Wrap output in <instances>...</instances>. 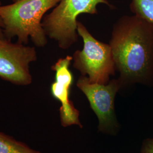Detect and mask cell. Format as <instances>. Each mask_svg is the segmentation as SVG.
<instances>
[{"mask_svg": "<svg viewBox=\"0 0 153 153\" xmlns=\"http://www.w3.org/2000/svg\"><path fill=\"white\" fill-rule=\"evenodd\" d=\"M73 57L67 56L56 62L51 69L55 72V81L51 86V93L54 98L60 102L59 109L61 124L64 127L78 126L82 128L79 120V111L70 99V91L73 82V76L69 67Z\"/></svg>", "mask_w": 153, "mask_h": 153, "instance_id": "cell-7", "label": "cell"}, {"mask_svg": "<svg viewBox=\"0 0 153 153\" xmlns=\"http://www.w3.org/2000/svg\"><path fill=\"white\" fill-rule=\"evenodd\" d=\"M76 86L85 95L98 117L99 131L114 133L118 128L115 114V97L121 88L118 79H112L104 85L90 82L87 76H81L76 82Z\"/></svg>", "mask_w": 153, "mask_h": 153, "instance_id": "cell-5", "label": "cell"}, {"mask_svg": "<svg viewBox=\"0 0 153 153\" xmlns=\"http://www.w3.org/2000/svg\"><path fill=\"white\" fill-rule=\"evenodd\" d=\"M0 153H43L0 131Z\"/></svg>", "mask_w": 153, "mask_h": 153, "instance_id": "cell-8", "label": "cell"}, {"mask_svg": "<svg viewBox=\"0 0 153 153\" xmlns=\"http://www.w3.org/2000/svg\"><path fill=\"white\" fill-rule=\"evenodd\" d=\"M7 5H0V18L5 38L18 39V42L27 44L30 39L38 47H45L47 36L42 27L45 13L61 0H13Z\"/></svg>", "mask_w": 153, "mask_h": 153, "instance_id": "cell-2", "label": "cell"}, {"mask_svg": "<svg viewBox=\"0 0 153 153\" xmlns=\"http://www.w3.org/2000/svg\"><path fill=\"white\" fill-rule=\"evenodd\" d=\"M38 59L35 47L0 38V78L18 86L33 82L30 66Z\"/></svg>", "mask_w": 153, "mask_h": 153, "instance_id": "cell-6", "label": "cell"}, {"mask_svg": "<svg viewBox=\"0 0 153 153\" xmlns=\"http://www.w3.org/2000/svg\"><path fill=\"white\" fill-rule=\"evenodd\" d=\"M130 9L134 15L153 24V0H131Z\"/></svg>", "mask_w": 153, "mask_h": 153, "instance_id": "cell-9", "label": "cell"}, {"mask_svg": "<svg viewBox=\"0 0 153 153\" xmlns=\"http://www.w3.org/2000/svg\"><path fill=\"white\" fill-rule=\"evenodd\" d=\"M1 5V3L0 2V5ZM5 36L3 32V23L2 22L1 19L0 18V38H4Z\"/></svg>", "mask_w": 153, "mask_h": 153, "instance_id": "cell-11", "label": "cell"}, {"mask_svg": "<svg viewBox=\"0 0 153 153\" xmlns=\"http://www.w3.org/2000/svg\"><path fill=\"white\" fill-rule=\"evenodd\" d=\"M111 47L123 86L153 83V24L136 15L121 17L113 27Z\"/></svg>", "mask_w": 153, "mask_h": 153, "instance_id": "cell-1", "label": "cell"}, {"mask_svg": "<svg viewBox=\"0 0 153 153\" xmlns=\"http://www.w3.org/2000/svg\"><path fill=\"white\" fill-rule=\"evenodd\" d=\"M140 153H153V138L146 139L143 141Z\"/></svg>", "mask_w": 153, "mask_h": 153, "instance_id": "cell-10", "label": "cell"}, {"mask_svg": "<svg viewBox=\"0 0 153 153\" xmlns=\"http://www.w3.org/2000/svg\"><path fill=\"white\" fill-rule=\"evenodd\" d=\"M76 31L83 39V48L72 57L74 68L90 82L107 84L116 71L111 47L95 38L81 22H77Z\"/></svg>", "mask_w": 153, "mask_h": 153, "instance_id": "cell-4", "label": "cell"}, {"mask_svg": "<svg viewBox=\"0 0 153 153\" xmlns=\"http://www.w3.org/2000/svg\"><path fill=\"white\" fill-rule=\"evenodd\" d=\"M110 6L107 0H61L49 14L44 16L42 27L47 37L55 40L62 49L69 48L78 39V16L97 14L98 4Z\"/></svg>", "mask_w": 153, "mask_h": 153, "instance_id": "cell-3", "label": "cell"}]
</instances>
